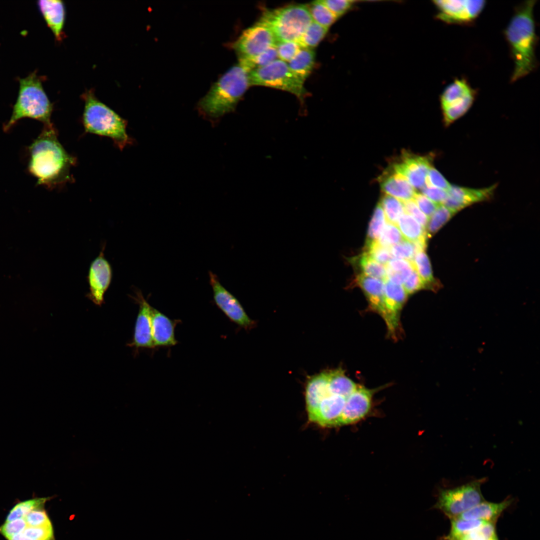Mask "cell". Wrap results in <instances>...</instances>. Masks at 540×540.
<instances>
[{
    "mask_svg": "<svg viewBox=\"0 0 540 540\" xmlns=\"http://www.w3.org/2000/svg\"><path fill=\"white\" fill-rule=\"evenodd\" d=\"M38 6L56 39L60 40L63 37L66 14L63 2L59 0H40L38 2Z\"/></svg>",
    "mask_w": 540,
    "mask_h": 540,
    "instance_id": "603a6c76",
    "label": "cell"
},
{
    "mask_svg": "<svg viewBox=\"0 0 540 540\" xmlns=\"http://www.w3.org/2000/svg\"><path fill=\"white\" fill-rule=\"evenodd\" d=\"M426 185L434 186L447 191L450 186V184L436 168L431 167L427 174Z\"/></svg>",
    "mask_w": 540,
    "mask_h": 540,
    "instance_id": "7dc6e473",
    "label": "cell"
},
{
    "mask_svg": "<svg viewBox=\"0 0 540 540\" xmlns=\"http://www.w3.org/2000/svg\"><path fill=\"white\" fill-rule=\"evenodd\" d=\"M456 214L442 204L438 206L432 214L428 218L426 228L428 238L435 234Z\"/></svg>",
    "mask_w": 540,
    "mask_h": 540,
    "instance_id": "836d02e7",
    "label": "cell"
},
{
    "mask_svg": "<svg viewBox=\"0 0 540 540\" xmlns=\"http://www.w3.org/2000/svg\"><path fill=\"white\" fill-rule=\"evenodd\" d=\"M364 252L382 264H386L392 258L390 248L380 244L378 241L365 244Z\"/></svg>",
    "mask_w": 540,
    "mask_h": 540,
    "instance_id": "f35d334b",
    "label": "cell"
},
{
    "mask_svg": "<svg viewBox=\"0 0 540 540\" xmlns=\"http://www.w3.org/2000/svg\"><path fill=\"white\" fill-rule=\"evenodd\" d=\"M180 322V320H172L152 307L151 324L154 347L171 346L176 344L178 342L175 338L174 328Z\"/></svg>",
    "mask_w": 540,
    "mask_h": 540,
    "instance_id": "ffe728a7",
    "label": "cell"
},
{
    "mask_svg": "<svg viewBox=\"0 0 540 540\" xmlns=\"http://www.w3.org/2000/svg\"><path fill=\"white\" fill-rule=\"evenodd\" d=\"M384 282V318L388 336L396 338L399 329L400 314L408 294L402 285L395 284L388 279Z\"/></svg>",
    "mask_w": 540,
    "mask_h": 540,
    "instance_id": "4fadbf2b",
    "label": "cell"
},
{
    "mask_svg": "<svg viewBox=\"0 0 540 540\" xmlns=\"http://www.w3.org/2000/svg\"><path fill=\"white\" fill-rule=\"evenodd\" d=\"M105 246L98 256L92 262L88 276L90 292L87 296L96 305L101 306L104 296L112 278L110 265L104 256Z\"/></svg>",
    "mask_w": 540,
    "mask_h": 540,
    "instance_id": "5bb4252c",
    "label": "cell"
},
{
    "mask_svg": "<svg viewBox=\"0 0 540 540\" xmlns=\"http://www.w3.org/2000/svg\"><path fill=\"white\" fill-rule=\"evenodd\" d=\"M438 9L436 18L448 24H472L482 11L484 0H438L433 2Z\"/></svg>",
    "mask_w": 540,
    "mask_h": 540,
    "instance_id": "8fae6325",
    "label": "cell"
},
{
    "mask_svg": "<svg viewBox=\"0 0 540 540\" xmlns=\"http://www.w3.org/2000/svg\"><path fill=\"white\" fill-rule=\"evenodd\" d=\"M536 2V0H528L516 6L504 30L514 64L511 82L526 76L538 66L536 56L538 36L533 12Z\"/></svg>",
    "mask_w": 540,
    "mask_h": 540,
    "instance_id": "7a4b0ae2",
    "label": "cell"
},
{
    "mask_svg": "<svg viewBox=\"0 0 540 540\" xmlns=\"http://www.w3.org/2000/svg\"><path fill=\"white\" fill-rule=\"evenodd\" d=\"M512 502V500L509 498L500 502L484 500L456 518L496 523L501 514L511 504Z\"/></svg>",
    "mask_w": 540,
    "mask_h": 540,
    "instance_id": "cb8c5ba5",
    "label": "cell"
},
{
    "mask_svg": "<svg viewBox=\"0 0 540 540\" xmlns=\"http://www.w3.org/2000/svg\"><path fill=\"white\" fill-rule=\"evenodd\" d=\"M250 71L240 63L224 74L200 100L201 112L217 118L232 111L250 86Z\"/></svg>",
    "mask_w": 540,
    "mask_h": 540,
    "instance_id": "3957f363",
    "label": "cell"
},
{
    "mask_svg": "<svg viewBox=\"0 0 540 540\" xmlns=\"http://www.w3.org/2000/svg\"><path fill=\"white\" fill-rule=\"evenodd\" d=\"M22 533L33 540H50L53 538L52 524L40 526H27Z\"/></svg>",
    "mask_w": 540,
    "mask_h": 540,
    "instance_id": "ee69618b",
    "label": "cell"
},
{
    "mask_svg": "<svg viewBox=\"0 0 540 540\" xmlns=\"http://www.w3.org/2000/svg\"><path fill=\"white\" fill-rule=\"evenodd\" d=\"M476 94V90L464 78H456L446 87L440 97L445 124L448 125L464 114Z\"/></svg>",
    "mask_w": 540,
    "mask_h": 540,
    "instance_id": "9c48e42d",
    "label": "cell"
},
{
    "mask_svg": "<svg viewBox=\"0 0 540 540\" xmlns=\"http://www.w3.org/2000/svg\"><path fill=\"white\" fill-rule=\"evenodd\" d=\"M54 540V539L52 538V540Z\"/></svg>",
    "mask_w": 540,
    "mask_h": 540,
    "instance_id": "6f0895ef",
    "label": "cell"
},
{
    "mask_svg": "<svg viewBox=\"0 0 540 540\" xmlns=\"http://www.w3.org/2000/svg\"><path fill=\"white\" fill-rule=\"evenodd\" d=\"M422 194L432 202L442 204L447 197V191L434 186L425 185L422 188Z\"/></svg>",
    "mask_w": 540,
    "mask_h": 540,
    "instance_id": "db71d44e",
    "label": "cell"
},
{
    "mask_svg": "<svg viewBox=\"0 0 540 540\" xmlns=\"http://www.w3.org/2000/svg\"><path fill=\"white\" fill-rule=\"evenodd\" d=\"M451 527L444 540H454L482 526L486 522L480 520H466L458 518L450 519Z\"/></svg>",
    "mask_w": 540,
    "mask_h": 540,
    "instance_id": "d6a6232c",
    "label": "cell"
},
{
    "mask_svg": "<svg viewBox=\"0 0 540 540\" xmlns=\"http://www.w3.org/2000/svg\"><path fill=\"white\" fill-rule=\"evenodd\" d=\"M379 182L382 190L386 194L402 202L412 200L416 193L414 188L407 180L392 168L380 176Z\"/></svg>",
    "mask_w": 540,
    "mask_h": 540,
    "instance_id": "44dd1931",
    "label": "cell"
},
{
    "mask_svg": "<svg viewBox=\"0 0 540 540\" xmlns=\"http://www.w3.org/2000/svg\"><path fill=\"white\" fill-rule=\"evenodd\" d=\"M386 218L382 208L378 203L376 207L369 224L365 244L378 241L385 225Z\"/></svg>",
    "mask_w": 540,
    "mask_h": 540,
    "instance_id": "74e56055",
    "label": "cell"
},
{
    "mask_svg": "<svg viewBox=\"0 0 540 540\" xmlns=\"http://www.w3.org/2000/svg\"><path fill=\"white\" fill-rule=\"evenodd\" d=\"M413 200L420 210L430 218L440 204H436L428 198L422 194L416 192Z\"/></svg>",
    "mask_w": 540,
    "mask_h": 540,
    "instance_id": "f907efd6",
    "label": "cell"
},
{
    "mask_svg": "<svg viewBox=\"0 0 540 540\" xmlns=\"http://www.w3.org/2000/svg\"><path fill=\"white\" fill-rule=\"evenodd\" d=\"M402 203L406 214L412 216L426 230L428 218L420 210L413 199L402 202Z\"/></svg>",
    "mask_w": 540,
    "mask_h": 540,
    "instance_id": "c3c4849f",
    "label": "cell"
},
{
    "mask_svg": "<svg viewBox=\"0 0 540 540\" xmlns=\"http://www.w3.org/2000/svg\"><path fill=\"white\" fill-rule=\"evenodd\" d=\"M315 63V52L311 48H301L288 62L290 70L304 82L310 74Z\"/></svg>",
    "mask_w": 540,
    "mask_h": 540,
    "instance_id": "484cf974",
    "label": "cell"
},
{
    "mask_svg": "<svg viewBox=\"0 0 540 540\" xmlns=\"http://www.w3.org/2000/svg\"><path fill=\"white\" fill-rule=\"evenodd\" d=\"M50 498L49 497L35 498L16 504L10 511L6 522L24 518L32 511L42 508L46 502Z\"/></svg>",
    "mask_w": 540,
    "mask_h": 540,
    "instance_id": "1f68e13d",
    "label": "cell"
},
{
    "mask_svg": "<svg viewBox=\"0 0 540 540\" xmlns=\"http://www.w3.org/2000/svg\"><path fill=\"white\" fill-rule=\"evenodd\" d=\"M308 6L312 20L324 27L328 28L338 18L322 0L313 2Z\"/></svg>",
    "mask_w": 540,
    "mask_h": 540,
    "instance_id": "e575fe53",
    "label": "cell"
},
{
    "mask_svg": "<svg viewBox=\"0 0 540 540\" xmlns=\"http://www.w3.org/2000/svg\"><path fill=\"white\" fill-rule=\"evenodd\" d=\"M495 188L496 185L482 189L451 185L442 204L456 212L472 204L489 199Z\"/></svg>",
    "mask_w": 540,
    "mask_h": 540,
    "instance_id": "e0dca14e",
    "label": "cell"
},
{
    "mask_svg": "<svg viewBox=\"0 0 540 540\" xmlns=\"http://www.w3.org/2000/svg\"><path fill=\"white\" fill-rule=\"evenodd\" d=\"M312 21L308 6L298 4L268 10L258 22L271 30L277 42H298Z\"/></svg>",
    "mask_w": 540,
    "mask_h": 540,
    "instance_id": "8992f818",
    "label": "cell"
},
{
    "mask_svg": "<svg viewBox=\"0 0 540 540\" xmlns=\"http://www.w3.org/2000/svg\"><path fill=\"white\" fill-rule=\"evenodd\" d=\"M380 203L387 222L396 224L400 216L404 213L402 202L385 194L382 196Z\"/></svg>",
    "mask_w": 540,
    "mask_h": 540,
    "instance_id": "d590c367",
    "label": "cell"
},
{
    "mask_svg": "<svg viewBox=\"0 0 540 540\" xmlns=\"http://www.w3.org/2000/svg\"><path fill=\"white\" fill-rule=\"evenodd\" d=\"M8 540H33L26 536L23 533L20 532L16 534L9 538Z\"/></svg>",
    "mask_w": 540,
    "mask_h": 540,
    "instance_id": "11a10c76",
    "label": "cell"
},
{
    "mask_svg": "<svg viewBox=\"0 0 540 540\" xmlns=\"http://www.w3.org/2000/svg\"><path fill=\"white\" fill-rule=\"evenodd\" d=\"M496 535V523L486 522L478 528L454 540H490Z\"/></svg>",
    "mask_w": 540,
    "mask_h": 540,
    "instance_id": "b9f144b4",
    "label": "cell"
},
{
    "mask_svg": "<svg viewBox=\"0 0 540 540\" xmlns=\"http://www.w3.org/2000/svg\"><path fill=\"white\" fill-rule=\"evenodd\" d=\"M24 519L27 526H40L52 524L46 512L42 508L32 511Z\"/></svg>",
    "mask_w": 540,
    "mask_h": 540,
    "instance_id": "681fc988",
    "label": "cell"
},
{
    "mask_svg": "<svg viewBox=\"0 0 540 540\" xmlns=\"http://www.w3.org/2000/svg\"><path fill=\"white\" fill-rule=\"evenodd\" d=\"M278 58L276 48L272 46L253 59L244 64H240L250 72L252 70L266 66Z\"/></svg>",
    "mask_w": 540,
    "mask_h": 540,
    "instance_id": "60d3db41",
    "label": "cell"
},
{
    "mask_svg": "<svg viewBox=\"0 0 540 540\" xmlns=\"http://www.w3.org/2000/svg\"><path fill=\"white\" fill-rule=\"evenodd\" d=\"M251 85L267 86L290 92L302 100L307 94L304 82L290 69L288 63L277 59L249 72Z\"/></svg>",
    "mask_w": 540,
    "mask_h": 540,
    "instance_id": "52a82bcc",
    "label": "cell"
},
{
    "mask_svg": "<svg viewBox=\"0 0 540 540\" xmlns=\"http://www.w3.org/2000/svg\"><path fill=\"white\" fill-rule=\"evenodd\" d=\"M412 262L425 288L431 290L435 288L436 282L433 276L430 260L425 251L417 252Z\"/></svg>",
    "mask_w": 540,
    "mask_h": 540,
    "instance_id": "4dcf8cb0",
    "label": "cell"
},
{
    "mask_svg": "<svg viewBox=\"0 0 540 540\" xmlns=\"http://www.w3.org/2000/svg\"><path fill=\"white\" fill-rule=\"evenodd\" d=\"M28 150V171L36 179L37 184L52 189L72 180L70 169L76 164V158L60 143L52 124L44 125Z\"/></svg>",
    "mask_w": 540,
    "mask_h": 540,
    "instance_id": "6da1fadb",
    "label": "cell"
},
{
    "mask_svg": "<svg viewBox=\"0 0 540 540\" xmlns=\"http://www.w3.org/2000/svg\"><path fill=\"white\" fill-rule=\"evenodd\" d=\"M210 284L217 306L232 322L244 328H248L252 322L238 300L220 284L217 276L209 272Z\"/></svg>",
    "mask_w": 540,
    "mask_h": 540,
    "instance_id": "7c38bea8",
    "label": "cell"
},
{
    "mask_svg": "<svg viewBox=\"0 0 540 540\" xmlns=\"http://www.w3.org/2000/svg\"><path fill=\"white\" fill-rule=\"evenodd\" d=\"M328 372L311 377L306 388V402L308 414L312 412L320 402L330 394Z\"/></svg>",
    "mask_w": 540,
    "mask_h": 540,
    "instance_id": "d4e9b609",
    "label": "cell"
},
{
    "mask_svg": "<svg viewBox=\"0 0 540 540\" xmlns=\"http://www.w3.org/2000/svg\"><path fill=\"white\" fill-rule=\"evenodd\" d=\"M276 47L279 59L286 62L290 60L301 48L298 42H278Z\"/></svg>",
    "mask_w": 540,
    "mask_h": 540,
    "instance_id": "f6af8a7d",
    "label": "cell"
},
{
    "mask_svg": "<svg viewBox=\"0 0 540 540\" xmlns=\"http://www.w3.org/2000/svg\"><path fill=\"white\" fill-rule=\"evenodd\" d=\"M404 240L398 226L387 222L378 242L381 245L390 248Z\"/></svg>",
    "mask_w": 540,
    "mask_h": 540,
    "instance_id": "ab89813d",
    "label": "cell"
},
{
    "mask_svg": "<svg viewBox=\"0 0 540 540\" xmlns=\"http://www.w3.org/2000/svg\"><path fill=\"white\" fill-rule=\"evenodd\" d=\"M432 166L431 158L404 152L400 160L392 166L393 170L404 176L414 188L422 189L426 185L428 172Z\"/></svg>",
    "mask_w": 540,
    "mask_h": 540,
    "instance_id": "9a60e30c",
    "label": "cell"
},
{
    "mask_svg": "<svg viewBox=\"0 0 540 540\" xmlns=\"http://www.w3.org/2000/svg\"><path fill=\"white\" fill-rule=\"evenodd\" d=\"M346 400L330 393L320 402L316 408L308 414L309 420L323 427L338 426Z\"/></svg>",
    "mask_w": 540,
    "mask_h": 540,
    "instance_id": "d6986e66",
    "label": "cell"
},
{
    "mask_svg": "<svg viewBox=\"0 0 540 540\" xmlns=\"http://www.w3.org/2000/svg\"><path fill=\"white\" fill-rule=\"evenodd\" d=\"M18 80V97L11 116L4 125V130H9L20 120L26 118L38 120L44 125L52 124L53 104L44 89L41 77L35 70L24 78H19Z\"/></svg>",
    "mask_w": 540,
    "mask_h": 540,
    "instance_id": "5b68a950",
    "label": "cell"
},
{
    "mask_svg": "<svg viewBox=\"0 0 540 540\" xmlns=\"http://www.w3.org/2000/svg\"><path fill=\"white\" fill-rule=\"evenodd\" d=\"M490 540H498L496 535L494 536Z\"/></svg>",
    "mask_w": 540,
    "mask_h": 540,
    "instance_id": "9f6ffc18",
    "label": "cell"
},
{
    "mask_svg": "<svg viewBox=\"0 0 540 540\" xmlns=\"http://www.w3.org/2000/svg\"><path fill=\"white\" fill-rule=\"evenodd\" d=\"M396 224L404 238L411 242L427 238L426 230L412 216L404 213Z\"/></svg>",
    "mask_w": 540,
    "mask_h": 540,
    "instance_id": "f546056e",
    "label": "cell"
},
{
    "mask_svg": "<svg viewBox=\"0 0 540 540\" xmlns=\"http://www.w3.org/2000/svg\"><path fill=\"white\" fill-rule=\"evenodd\" d=\"M392 256L395 258H400L412 262L414 255L417 252L414 242L406 240L390 248Z\"/></svg>",
    "mask_w": 540,
    "mask_h": 540,
    "instance_id": "7bdbcfd3",
    "label": "cell"
},
{
    "mask_svg": "<svg viewBox=\"0 0 540 540\" xmlns=\"http://www.w3.org/2000/svg\"><path fill=\"white\" fill-rule=\"evenodd\" d=\"M402 286L408 296L411 295L420 290L425 288L415 268L403 283Z\"/></svg>",
    "mask_w": 540,
    "mask_h": 540,
    "instance_id": "f5cc1de1",
    "label": "cell"
},
{
    "mask_svg": "<svg viewBox=\"0 0 540 540\" xmlns=\"http://www.w3.org/2000/svg\"><path fill=\"white\" fill-rule=\"evenodd\" d=\"M326 7L337 18L344 14L352 6L353 1L348 0H322Z\"/></svg>",
    "mask_w": 540,
    "mask_h": 540,
    "instance_id": "816d5d0a",
    "label": "cell"
},
{
    "mask_svg": "<svg viewBox=\"0 0 540 540\" xmlns=\"http://www.w3.org/2000/svg\"><path fill=\"white\" fill-rule=\"evenodd\" d=\"M376 389L359 385L346 400L339 426L353 424L366 416L370 410L372 399Z\"/></svg>",
    "mask_w": 540,
    "mask_h": 540,
    "instance_id": "2e32d148",
    "label": "cell"
},
{
    "mask_svg": "<svg viewBox=\"0 0 540 540\" xmlns=\"http://www.w3.org/2000/svg\"><path fill=\"white\" fill-rule=\"evenodd\" d=\"M328 28L312 21L298 43L301 48L312 49L326 36Z\"/></svg>",
    "mask_w": 540,
    "mask_h": 540,
    "instance_id": "8d00e7d4",
    "label": "cell"
},
{
    "mask_svg": "<svg viewBox=\"0 0 540 540\" xmlns=\"http://www.w3.org/2000/svg\"><path fill=\"white\" fill-rule=\"evenodd\" d=\"M276 42L271 30L258 22L245 30L232 47L238 57L239 63L244 64L275 46Z\"/></svg>",
    "mask_w": 540,
    "mask_h": 540,
    "instance_id": "30bf717a",
    "label": "cell"
},
{
    "mask_svg": "<svg viewBox=\"0 0 540 540\" xmlns=\"http://www.w3.org/2000/svg\"><path fill=\"white\" fill-rule=\"evenodd\" d=\"M328 376L330 392L346 398L352 394L358 386L345 374L342 368L328 372Z\"/></svg>",
    "mask_w": 540,
    "mask_h": 540,
    "instance_id": "4316f807",
    "label": "cell"
},
{
    "mask_svg": "<svg viewBox=\"0 0 540 540\" xmlns=\"http://www.w3.org/2000/svg\"><path fill=\"white\" fill-rule=\"evenodd\" d=\"M82 97L84 102L82 122L86 132L111 138L120 150L132 143L126 132V120L98 100L92 90Z\"/></svg>",
    "mask_w": 540,
    "mask_h": 540,
    "instance_id": "277c9868",
    "label": "cell"
},
{
    "mask_svg": "<svg viewBox=\"0 0 540 540\" xmlns=\"http://www.w3.org/2000/svg\"><path fill=\"white\" fill-rule=\"evenodd\" d=\"M355 282L366 296L369 309L378 314L384 320V306L383 280L359 274L356 277Z\"/></svg>",
    "mask_w": 540,
    "mask_h": 540,
    "instance_id": "7402d4cb",
    "label": "cell"
},
{
    "mask_svg": "<svg viewBox=\"0 0 540 540\" xmlns=\"http://www.w3.org/2000/svg\"><path fill=\"white\" fill-rule=\"evenodd\" d=\"M485 480L481 478L456 488L440 490L434 505L450 520L484 500L481 486Z\"/></svg>",
    "mask_w": 540,
    "mask_h": 540,
    "instance_id": "ba28073f",
    "label": "cell"
},
{
    "mask_svg": "<svg viewBox=\"0 0 540 540\" xmlns=\"http://www.w3.org/2000/svg\"><path fill=\"white\" fill-rule=\"evenodd\" d=\"M27 526L24 518L5 522L0 526V534L8 540L13 536L22 532Z\"/></svg>",
    "mask_w": 540,
    "mask_h": 540,
    "instance_id": "bcb514c9",
    "label": "cell"
},
{
    "mask_svg": "<svg viewBox=\"0 0 540 540\" xmlns=\"http://www.w3.org/2000/svg\"><path fill=\"white\" fill-rule=\"evenodd\" d=\"M386 278L391 282L402 285L414 270L412 262L392 258L386 266Z\"/></svg>",
    "mask_w": 540,
    "mask_h": 540,
    "instance_id": "83f0119b",
    "label": "cell"
},
{
    "mask_svg": "<svg viewBox=\"0 0 540 540\" xmlns=\"http://www.w3.org/2000/svg\"><path fill=\"white\" fill-rule=\"evenodd\" d=\"M349 260L358 268L361 274L383 281L387 279L386 266L372 259L364 252Z\"/></svg>",
    "mask_w": 540,
    "mask_h": 540,
    "instance_id": "f1b7e54d",
    "label": "cell"
},
{
    "mask_svg": "<svg viewBox=\"0 0 540 540\" xmlns=\"http://www.w3.org/2000/svg\"><path fill=\"white\" fill-rule=\"evenodd\" d=\"M134 298L139 305L132 342L128 346L138 348H154L152 333L151 311L152 306L144 298L142 292H136Z\"/></svg>",
    "mask_w": 540,
    "mask_h": 540,
    "instance_id": "ac0fdd59",
    "label": "cell"
}]
</instances>
